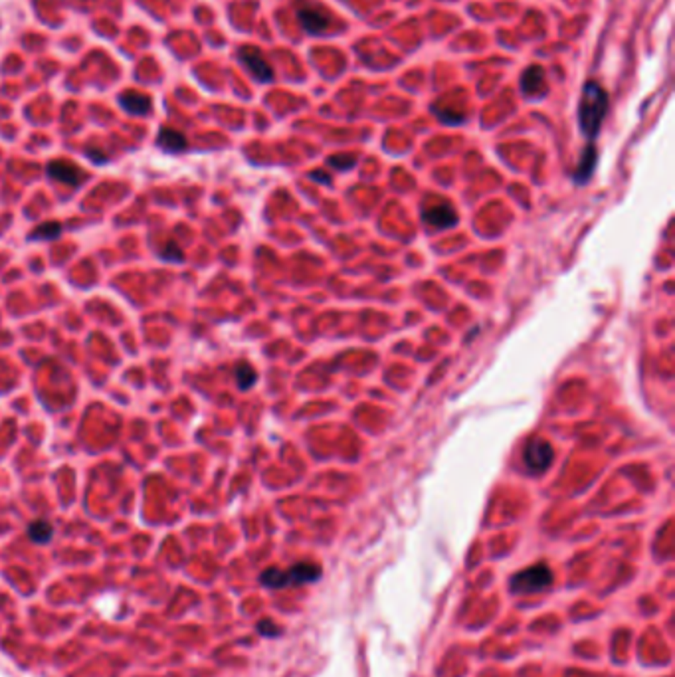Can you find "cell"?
Segmentation results:
<instances>
[{"instance_id":"obj_16","label":"cell","mask_w":675,"mask_h":677,"mask_svg":"<svg viewBox=\"0 0 675 677\" xmlns=\"http://www.w3.org/2000/svg\"><path fill=\"white\" fill-rule=\"evenodd\" d=\"M256 380H258V375H256V370H253L248 363H240V365L236 367V382H238V386H240L242 390H248Z\"/></svg>"},{"instance_id":"obj_7","label":"cell","mask_w":675,"mask_h":677,"mask_svg":"<svg viewBox=\"0 0 675 677\" xmlns=\"http://www.w3.org/2000/svg\"><path fill=\"white\" fill-rule=\"evenodd\" d=\"M297 18H300V24L303 26V30L313 34V36L323 34L329 24L327 16L321 10L311 9V6H303V9L297 10Z\"/></svg>"},{"instance_id":"obj_20","label":"cell","mask_w":675,"mask_h":677,"mask_svg":"<svg viewBox=\"0 0 675 677\" xmlns=\"http://www.w3.org/2000/svg\"><path fill=\"white\" fill-rule=\"evenodd\" d=\"M258 632L262 634V636H268V638H273V636H280V628L273 624L272 620H262L258 624Z\"/></svg>"},{"instance_id":"obj_18","label":"cell","mask_w":675,"mask_h":677,"mask_svg":"<svg viewBox=\"0 0 675 677\" xmlns=\"http://www.w3.org/2000/svg\"><path fill=\"white\" fill-rule=\"evenodd\" d=\"M436 115H438V119H440L441 123H446V125H461V123L466 121V117H463L461 113L436 109Z\"/></svg>"},{"instance_id":"obj_10","label":"cell","mask_w":675,"mask_h":677,"mask_svg":"<svg viewBox=\"0 0 675 677\" xmlns=\"http://www.w3.org/2000/svg\"><path fill=\"white\" fill-rule=\"evenodd\" d=\"M119 104L131 115H145L150 111V97L139 94V92H123L119 95Z\"/></svg>"},{"instance_id":"obj_3","label":"cell","mask_w":675,"mask_h":677,"mask_svg":"<svg viewBox=\"0 0 675 677\" xmlns=\"http://www.w3.org/2000/svg\"><path fill=\"white\" fill-rule=\"evenodd\" d=\"M553 446L547 440H543V438H531L525 446V451H523V461H525L527 470L534 473V475L543 473L553 463Z\"/></svg>"},{"instance_id":"obj_11","label":"cell","mask_w":675,"mask_h":677,"mask_svg":"<svg viewBox=\"0 0 675 677\" xmlns=\"http://www.w3.org/2000/svg\"><path fill=\"white\" fill-rule=\"evenodd\" d=\"M157 145H159L160 149L165 150V153H182V150L187 149V137L182 135L180 131H175V129H160L159 137H157Z\"/></svg>"},{"instance_id":"obj_15","label":"cell","mask_w":675,"mask_h":677,"mask_svg":"<svg viewBox=\"0 0 675 677\" xmlns=\"http://www.w3.org/2000/svg\"><path fill=\"white\" fill-rule=\"evenodd\" d=\"M260 583L268 588H283V586H290V576L280 568H268L260 576Z\"/></svg>"},{"instance_id":"obj_8","label":"cell","mask_w":675,"mask_h":677,"mask_svg":"<svg viewBox=\"0 0 675 677\" xmlns=\"http://www.w3.org/2000/svg\"><path fill=\"white\" fill-rule=\"evenodd\" d=\"M544 89V72L541 66H529L521 75V92L527 97H534Z\"/></svg>"},{"instance_id":"obj_5","label":"cell","mask_w":675,"mask_h":677,"mask_svg":"<svg viewBox=\"0 0 675 677\" xmlns=\"http://www.w3.org/2000/svg\"><path fill=\"white\" fill-rule=\"evenodd\" d=\"M424 222L432 228H440V230H446V228H450L458 222V214H456V210L451 204L448 202H438V204H432V207H426L422 212Z\"/></svg>"},{"instance_id":"obj_12","label":"cell","mask_w":675,"mask_h":677,"mask_svg":"<svg viewBox=\"0 0 675 677\" xmlns=\"http://www.w3.org/2000/svg\"><path fill=\"white\" fill-rule=\"evenodd\" d=\"M596 159H598V155H596V149L588 145L584 153H582L581 163H578V167H576V172H574V180L576 182H586V180L591 179L592 172H594V167H596Z\"/></svg>"},{"instance_id":"obj_17","label":"cell","mask_w":675,"mask_h":677,"mask_svg":"<svg viewBox=\"0 0 675 677\" xmlns=\"http://www.w3.org/2000/svg\"><path fill=\"white\" fill-rule=\"evenodd\" d=\"M160 258L167 260V262H182L185 260V252L180 250V246L177 242H169L160 250Z\"/></svg>"},{"instance_id":"obj_6","label":"cell","mask_w":675,"mask_h":677,"mask_svg":"<svg viewBox=\"0 0 675 677\" xmlns=\"http://www.w3.org/2000/svg\"><path fill=\"white\" fill-rule=\"evenodd\" d=\"M46 170L48 177H52L57 182L70 185V187H79L82 179H84V172L72 163H66V160H52Z\"/></svg>"},{"instance_id":"obj_9","label":"cell","mask_w":675,"mask_h":677,"mask_svg":"<svg viewBox=\"0 0 675 677\" xmlns=\"http://www.w3.org/2000/svg\"><path fill=\"white\" fill-rule=\"evenodd\" d=\"M287 576H290V584L315 583L319 580L321 568L319 564L315 563H297L287 571Z\"/></svg>"},{"instance_id":"obj_14","label":"cell","mask_w":675,"mask_h":677,"mask_svg":"<svg viewBox=\"0 0 675 677\" xmlns=\"http://www.w3.org/2000/svg\"><path fill=\"white\" fill-rule=\"evenodd\" d=\"M52 535H54V529H52V525H50L48 521H34V523H30L28 536L36 545H46V543H50V541H52Z\"/></svg>"},{"instance_id":"obj_13","label":"cell","mask_w":675,"mask_h":677,"mask_svg":"<svg viewBox=\"0 0 675 677\" xmlns=\"http://www.w3.org/2000/svg\"><path fill=\"white\" fill-rule=\"evenodd\" d=\"M62 224L56 222V220H52V222H44V224H40L28 236V240H34V242H48V240H57L60 236H62Z\"/></svg>"},{"instance_id":"obj_19","label":"cell","mask_w":675,"mask_h":677,"mask_svg":"<svg viewBox=\"0 0 675 677\" xmlns=\"http://www.w3.org/2000/svg\"><path fill=\"white\" fill-rule=\"evenodd\" d=\"M355 163H356L355 157H341V155L329 159V165H331V167H335V169H353V167H355Z\"/></svg>"},{"instance_id":"obj_4","label":"cell","mask_w":675,"mask_h":677,"mask_svg":"<svg viewBox=\"0 0 675 677\" xmlns=\"http://www.w3.org/2000/svg\"><path fill=\"white\" fill-rule=\"evenodd\" d=\"M240 62L244 64V67L250 72V74L258 79V82H262V84H268V82H272L273 79V70L272 66L265 62V57L256 50V48L244 46L240 50Z\"/></svg>"},{"instance_id":"obj_2","label":"cell","mask_w":675,"mask_h":677,"mask_svg":"<svg viewBox=\"0 0 675 677\" xmlns=\"http://www.w3.org/2000/svg\"><path fill=\"white\" fill-rule=\"evenodd\" d=\"M553 584V571L547 564H534L517 573L511 578V590L515 594H537Z\"/></svg>"},{"instance_id":"obj_1","label":"cell","mask_w":675,"mask_h":677,"mask_svg":"<svg viewBox=\"0 0 675 677\" xmlns=\"http://www.w3.org/2000/svg\"><path fill=\"white\" fill-rule=\"evenodd\" d=\"M608 111V94L600 84L586 82L578 101V127L586 139H596Z\"/></svg>"}]
</instances>
